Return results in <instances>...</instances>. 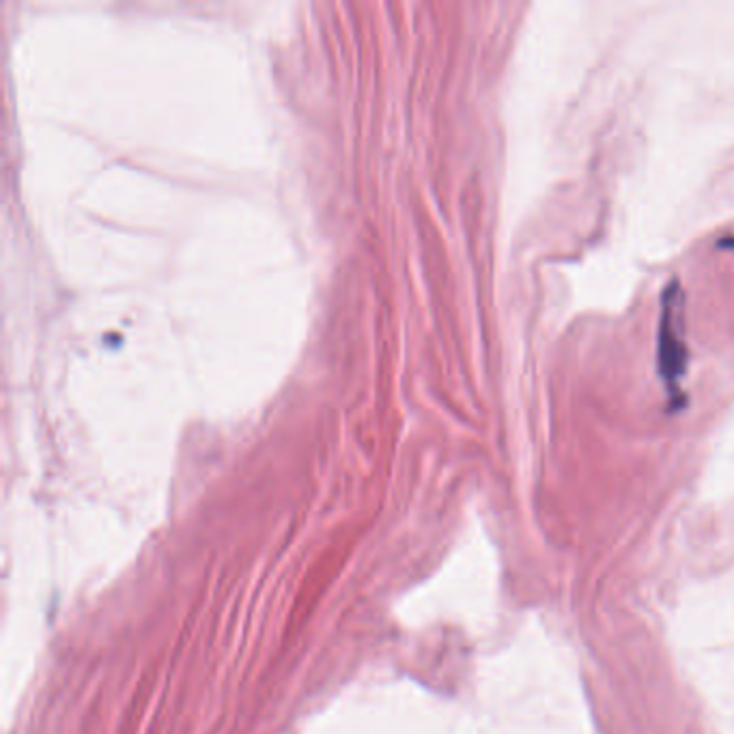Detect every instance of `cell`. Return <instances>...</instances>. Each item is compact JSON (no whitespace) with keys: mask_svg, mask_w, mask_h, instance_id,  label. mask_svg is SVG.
<instances>
[{"mask_svg":"<svg viewBox=\"0 0 734 734\" xmlns=\"http://www.w3.org/2000/svg\"><path fill=\"white\" fill-rule=\"evenodd\" d=\"M689 366V348L685 336V293L674 278L662 291V313L657 332V369L666 388L671 410L685 408L683 382Z\"/></svg>","mask_w":734,"mask_h":734,"instance_id":"obj_1","label":"cell"}]
</instances>
